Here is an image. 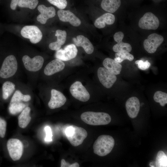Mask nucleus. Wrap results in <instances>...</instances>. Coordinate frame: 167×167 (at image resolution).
<instances>
[{"instance_id": "nucleus-1", "label": "nucleus", "mask_w": 167, "mask_h": 167, "mask_svg": "<svg viewBox=\"0 0 167 167\" xmlns=\"http://www.w3.org/2000/svg\"><path fill=\"white\" fill-rule=\"evenodd\" d=\"M114 145L113 137L108 135L99 136L93 145L94 153L101 156H105L110 152Z\"/></svg>"}, {"instance_id": "nucleus-2", "label": "nucleus", "mask_w": 167, "mask_h": 167, "mask_svg": "<svg viewBox=\"0 0 167 167\" xmlns=\"http://www.w3.org/2000/svg\"><path fill=\"white\" fill-rule=\"evenodd\" d=\"M63 131L70 143L74 147L81 144L88 135L85 129L75 125L67 126L63 129Z\"/></svg>"}, {"instance_id": "nucleus-3", "label": "nucleus", "mask_w": 167, "mask_h": 167, "mask_svg": "<svg viewBox=\"0 0 167 167\" xmlns=\"http://www.w3.org/2000/svg\"><path fill=\"white\" fill-rule=\"evenodd\" d=\"M80 117L84 122L93 126L107 125L111 120L109 114L101 112H85L81 114Z\"/></svg>"}, {"instance_id": "nucleus-4", "label": "nucleus", "mask_w": 167, "mask_h": 167, "mask_svg": "<svg viewBox=\"0 0 167 167\" xmlns=\"http://www.w3.org/2000/svg\"><path fill=\"white\" fill-rule=\"evenodd\" d=\"M18 63L15 56L9 55L4 60L0 70V76L6 79L13 76L16 72Z\"/></svg>"}, {"instance_id": "nucleus-5", "label": "nucleus", "mask_w": 167, "mask_h": 167, "mask_svg": "<svg viewBox=\"0 0 167 167\" xmlns=\"http://www.w3.org/2000/svg\"><path fill=\"white\" fill-rule=\"evenodd\" d=\"M159 24L158 18L152 12H148L140 19L138 25L142 29L155 30L158 28Z\"/></svg>"}, {"instance_id": "nucleus-6", "label": "nucleus", "mask_w": 167, "mask_h": 167, "mask_svg": "<svg viewBox=\"0 0 167 167\" xmlns=\"http://www.w3.org/2000/svg\"><path fill=\"white\" fill-rule=\"evenodd\" d=\"M7 148L9 155L14 161L20 159L23 152V145L22 142L17 139H11L7 143Z\"/></svg>"}, {"instance_id": "nucleus-7", "label": "nucleus", "mask_w": 167, "mask_h": 167, "mask_svg": "<svg viewBox=\"0 0 167 167\" xmlns=\"http://www.w3.org/2000/svg\"><path fill=\"white\" fill-rule=\"evenodd\" d=\"M21 34L24 38L28 39L33 44L39 42L42 39V34L39 28L34 25L24 26L21 31Z\"/></svg>"}, {"instance_id": "nucleus-8", "label": "nucleus", "mask_w": 167, "mask_h": 167, "mask_svg": "<svg viewBox=\"0 0 167 167\" xmlns=\"http://www.w3.org/2000/svg\"><path fill=\"white\" fill-rule=\"evenodd\" d=\"M70 91L74 97L81 101L86 102L90 98L89 93L80 81L73 83L70 88Z\"/></svg>"}, {"instance_id": "nucleus-9", "label": "nucleus", "mask_w": 167, "mask_h": 167, "mask_svg": "<svg viewBox=\"0 0 167 167\" xmlns=\"http://www.w3.org/2000/svg\"><path fill=\"white\" fill-rule=\"evenodd\" d=\"M164 40L163 36L156 33L149 35L143 43L144 49L150 54L154 53L157 48L163 42Z\"/></svg>"}, {"instance_id": "nucleus-10", "label": "nucleus", "mask_w": 167, "mask_h": 167, "mask_svg": "<svg viewBox=\"0 0 167 167\" xmlns=\"http://www.w3.org/2000/svg\"><path fill=\"white\" fill-rule=\"evenodd\" d=\"M97 73L100 83L106 88H111L116 81V75L111 73L105 67H99Z\"/></svg>"}, {"instance_id": "nucleus-11", "label": "nucleus", "mask_w": 167, "mask_h": 167, "mask_svg": "<svg viewBox=\"0 0 167 167\" xmlns=\"http://www.w3.org/2000/svg\"><path fill=\"white\" fill-rule=\"evenodd\" d=\"M22 61L25 68L31 71H36L42 67L44 62L43 58L41 56H36L31 58L28 55H24Z\"/></svg>"}, {"instance_id": "nucleus-12", "label": "nucleus", "mask_w": 167, "mask_h": 167, "mask_svg": "<svg viewBox=\"0 0 167 167\" xmlns=\"http://www.w3.org/2000/svg\"><path fill=\"white\" fill-rule=\"evenodd\" d=\"M77 53L78 49L75 45L71 44L66 46L63 49H60L57 50L55 57L62 61H66L75 58Z\"/></svg>"}, {"instance_id": "nucleus-13", "label": "nucleus", "mask_w": 167, "mask_h": 167, "mask_svg": "<svg viewBox=\"0 0 167 167\" xmlns=\"http://www.w3.org/2000/svg\"><path fill=\"white\" fill-rule=\"evenodd\" d=\"M50 99L48 103L49 107L54 109L63 106L66 103V99L62 93L55 89H52L51 92Z\"/></svg>"}, {"instance_id": "nucleus-14", "label": "nucleus", "mask_w": 167, "mask_h": 167, "mask_svg": "<svg viewBox=\"0 0 167 167\" xmlns=\"http://www.w3.org/2000/svg\"><path fill=\"white\" fill-rule=\"evenodd\" d=\"M37 9L40 14L37 16V20L42 24H45L48 19L54 17L56 15L55 10L53 6L47 7L41 4L38 6Z\"/></svg>"}, {"instance_id": "nucleus-15", "label": "nucleus", "mask_w": 167, "mask_h": 167, "mask_svg": "<svg viewBox=\"0 0 167 167\" xmlns=\"http://www.w3.org/2000/svg\"><path fill=\"white\" fill-rule=\"evenodd\" d=\"M124 36V33L121 31L116 32L114 35V39L117 43L113 46V49L114 52L117 53L125 51L130 52L131 51V45L122 41Z\"/></svg>"}, {"instance_id": "nucleus-16", "label": "nucleus", "mask_w": 167, "mask_h": 167, "mask_svg": "<svg viewBox=\"0 0 167 167\" xmlns=\"http://www.w3.org/2000/svg\"><path fill=\"white\" fill-rule=\"evenodd\" d=\"M57 14L59 19L64 22H68L74 26L77 27L81 24L80 19L69 10H59Z\"/></svg>"}, {"instance_id": "nucleus-17", "label": "nucleus", "mask_w": 167, "mask_h": 167, "mask_svg": "<svg viewBox=\"0 0 167 167\" xmlns=\"http://www.w3.org/2000/svg\"><path fill=\"white\" fill-rule=\"evenodd\" d=\"M140 104L139 99L135 96L129 98L126 103V108L129 116L132 118H135L139 111Z\"/></svg>"}, {"instance_id": "nucleus-18", "label": "nucleus", "mask_w": 167, "mask_h": 167, "mask_svg": "<svg viewBox=\"0 0 167 167\" xmlns=\"http://www.w3.org/2000/svg\"><path fill=\"white\" fill-rule=\"evenodd\" d=\"M65 64L61 60L55 59L48 63L44 70V73L47 75H51L62 70Z\"/></svg>"}, {"instance_id": "nucleus-19", "label": "nucleus", "mask_w": 167, "mask_h": 167, "mask_svg": "<svg viewBox=\"0 0 167 167\" xmlns=\"http://www.w3.org/2000/svg\"><path fill=\"white\" fill-rule=\"evenodd\" d=\"M73 41L75 45L78 47H82L85 52L88 54H91L93 52V46L89 40L82 35L77 36L73 38Z\"/></svg>"}, {"instance_id": "nucleus-20", "label": "nucleus", "mask_w": 167, "mask_h": 167, "mask_svg": "<svg viewBox=\"0 0 167 167\" xmlns=\"http://www.w3.org/2000/svg\"><path fill=\"white\" fill-rule=\"evenodd\" d=\"M115 20L114 15L109 12L103 14L97 18L94 22V25L97 28H104L105 24H113Z\"/></svg>"}, {"instance_id": "nucleus-21", "label": "nucleus", "mask_w": 167, "mask_h": 167, "mask_svg": "<svg viewBox=\"0 0 167 167\" xmlns=\"http://www.w3.org/2000/svg\"><path fill=\"white\" fill-rule=\"evenodd\" d=\"M103 65L109 72L115 75L120 74L122 70V65L110 58H105L103 62Z\"/></svg>"}, {"instance_id": "nucleus-22", "label": "nucleus", "mask_w": 167, "mask_h": 167, "mask_svg": "<svg viewBox=\"0 0 167 167\" xmlns=\"http://www.w3.org/2000/svg\"><path fill=\"white\" fill-rule=\"evenodd\" d=\"M55 35L57 37L56 41L52 42L49 45V48L53 50L57 51L60 49L66 40V32L65 30H57Z\"/></svg>"}, {"instance_id": "nucleus-23", "label": "nucleus", "mask_w": 167, "mask_h": 167, "mask_svg": "<svg viewBox=\"0 0 167 167\" xmlns=\"http://www.w3.org/2000/svg\"><path fill=\"white\" fill-rule=\"evenodd\" d=\"M121 4V0H102L101 6L104 11L111 13L116 11Z\"/></svg>"}, {"instance_id": "nucleus-24", "label": "nucleus", "mask_w": 167, "mask_h": 167, "mask_svg": "<svg viewBox=\"0 0 167 167\" xmlns=\"http://www.w3.org/2000/svg\"><path fill=\"white\" fill-rule=\"evenodd\" d=\"M31 109L28 107H25L18 117V125L22 128H25L28 125L31 120L30 115Z\"/></svg>"}, {"instance_id": "nucleus-25", "label": "nucleus", "mask_w": 167, "mask_h": 167, "mask_svg": "<svg viewBox=\"0 0 167 167\" xmlns=\"http://www.w3.org/2000/svg\"><path fill=\"white\" fill-rule=\"evenodd\" d=\"M15 85L13 83L7 81L4 82L2 86V97L3 99H7L15 90Z\"/></svg>"}, {"instance_id": "nucleus-26", "label": "nucleus", "mask_w": 167, "mask_h": 167, "mask_svg": "<svg viewBox=\"0 0 167 167\" xmlns=\"http://www.w3.org/2000/svg\"><path fill=\"white\" fill-rule=\"evenodd\" d=\"M31 99L30 96L28 95H24L19 90H16L14 93L11 100L10 104L15 103L27 102Z\"/></svg>"}, {"instance_id": "nucleus-27", "label": "nucleus", "mask_w": 167, "mask_h": 167, "mask_svg": "<svg viewBox=\"0 0 167 167\" xmlns=\"http://www.w3.org/2000/svg\"><path fill=\"white\" fill-rule=\"evenodd\" d=\"M155 164L156 167H167V156L163 151H160L158 152Z\"/></svg>"}, {"instance_id": "nucleus-28", "label": "nucleus", "mask_w": 167, "mask_h": 167, "mask_svg": "<svg viewBox=\"0 0 167 167\" xmlns=\"http://www.w3.org/2000/svg\"><path fill=\"white\" fill-rule=\"evenodd\" d=\"M114 60L118 63H121L125 60L127 59L130 61H133L134 59L133 55L127 51H122L117 52L115 54Z\"/></svg>"}, {"instance_id": "nucleus-29", "label": "nucleus", "mask_w": 167, "mask_h": 167, "mask_svg": "<svg viewBox=\"0 0 167 167\" xmlns=\"http://www.w3.org/2000/svg\"><path fill=\"white\" fill-rule=\"evenodd\" d=\"M25 107L26 105L22 102L10 104L9 110L11 114L15 115L22 111Z\"/></svg>"}, {"instance_id": "nucleus-30", "label": "nucleus", "mask_w": 167, "mask_h": 167, "mask_svg": "<svg viewBox=\"0 0 167 167\" xmlns=\"http://www.w3.org/2000/svg\"><path fill=\"white\" fill-rule=\"evenodd\" d=\"M154 100L156 102L159 103L162 106H164L167 103V94L161 91H157L153 96Z\"/></svg>"}, {"instance_id": "nucleus-31", "label": "nucleus", "mask_w": 167, "mask_h": 167, "mask_svg": "<svg viewBox=\"0 0 167 167\" xmlns=\"http://www.w3.org/2000/svg\"><path fill=\"white\" fill-rule=\"evenodd\" d=\"M38 3V0H19L18 5L20 7L34 9Z\"/></svg>"}, {"instance_id": "nucleus-32", "label": "nucleus", "mask_w": 167, "mask_h": 167, "mask_svg": "<svg viewBox=\"0 0 167 167\" xmlns=\"http://www.w3.org/2000/svg\"><path fill=\"white\" fill-rule=\"evenodd\" d=\"M50 3L60 9L65 8L67 5L66 0H47Z\"/></svg>"}, {"instance_id": "nucleus-33", "label": "nucleus", "mask_w": 167, "mask_h": 167, "mask_svg": "<svg viewBox=\"0 0 167 167\" xmlns=\"http://www.w3.org/2000/svg\"><path fill=\"white\" fill-rule=\"evenodd\" d=\"M135 63L138 65V67L139 69L143 70L148 69L151 65L150 63L148 60L143 62L141 60H137L135 61Z\"/></svg>"}, {"instance_id": "nucleus-34", "label": "nucleus", "mask_w": 167, "mask_h": 167, "mask_svg": "<svg viewBox=\"0 0 167 167\" xmlns=\"http://www.w3.org/2000/svg\"><path fill=\"white\" fill-rule=\"evenodd\" d=\"M6 121L0 118V136L3 138L5 136L6 130Z\"/></svg>"}, {"instance_id": "nucleus-35", "label": "nucleus", "mask_w": 167, "mask_h": 167, "mask_svg": "<svg viewBox=\"0 0 167 167\" xmlns=\"http://www.w3.org/2000/svg\"><path fill=\"white\" fill-rule=\"evenodd\" d=\"M46 132V137L45 140L46 142H50L52 141V134L50 127L48 126H46L45 128Z\"/></svg>"}, {"instance_id": "nucleus-36", "label": "nucleus", "mask_w": 167, "mask_h": 167, "mask_svg": "<svg viewBox=\"0 0 167 167\" xmlns=\"http://www.w3.org/2000/svg\"><path fill=\"white\" fill-rule=\"evenodd\" d=\"M19 0H11L10 4V7L12 10H15L18 5Z\"/></svg>"}, {"instance_id": "nucleus-37", "label": "nucleus", "mask_w": 167, "mask_h": 167, "mask_svg": "<svg viewBox=\"0 0 167 167\" xmlns=\"http://www.w3.org/2000/svg\"><path fill=\"white\" fill-rule=\"evenodd\" d=\"M61 167H72V165L70 164L69 163L66 162L64 159H62L61 161Z\"/></svg>"}]
</instances>
